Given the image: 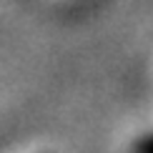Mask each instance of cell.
I'll return each instance as SVG.
<instances>
[{
  "label": "cell",
  "instance_id": "1",
  "mask_svg": "<svg viewBox=\"0 0 153 153\" xmlns=\"http://www.w3.org/2000/svg\"><path fill=\"white\" fill-rule=\"evenodd\" d=\"M138 153H153V138L151 141H143L141 148H138Z\"/></svg>",
  "mask_w": 153,
  "mask_h": 153
}]
</instances>
